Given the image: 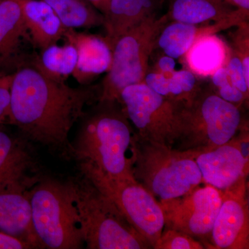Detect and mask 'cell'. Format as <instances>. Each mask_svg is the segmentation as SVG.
I'll list each match as a JSON object with an SVG mask.
<instances>
[{
    "mask_svg": "<svg viewBox=\"0 0 249 249\" xmlns=\"http://www.w3.org/2000/svg\"><path fill=\"white\" fill-rule=\"evenodd\" d=\"M99 93L96 86L71 88L26 62L13 74L7 121L28 142L70 157L72 127Z\"/></svg>",
    "mask_w": 249,
    "mask_h": 249,
    "instance_id": "1",
    "label": "cell"
},
{
    "mask_svg": "<svg viewBox=\"0 0 249 249\" xmlns=\"http://www.w3.org/2000/svg\"><path fill=\"white\" fill-rule=\"evenodd\" d=\"M71 156L112 178H134L132 147L136 132L119 101H99L82 118Z\"/></svg>",
    "mask_w": 249,
    "mask_h": 249,
    "instance_id": "2",
    "label": "cell"
},
{
    "mask_svg": "<svg viewBox=\"0 0 249 249\" xmlns=\"http://www.w3.org/2000/svg\"><path fill=\"white\" fill-rule=\"evenodd\" d=\"M245 120L243 109L218 96L211 85L201 84L188 102L178 103L172 147L194 152L211 150L231 140Z\"/></svg>",
    "mask_w": 249,
    "mask_h": 249,
    "instance_id": "3",
    "label": "cell"
},
{
    "mask_svg": "<svg viewBox=\"0 0 249 249\" xmlns=\"http://www.w3.org/2000/svg\"><path fill=\"white\" fill-rule=\"evenodd\" d=\"M82 174V173H81ZM71 180L77 217L85 248L152 249L114 203L83 175Z\"/></svg>",
    "mask_w": 249,
    "mask_h": 249,
    "instance_id": "4",
    "label": "cell"
},
{
    "mask_svg": "<svg viewBox=\"0 0 249 249\" xmlns=\"http://www.w3.org/2000/svg\"><path fill=\"white\" fill-rule=\"evenodd\" d=\"M132 158L134 178L158 201L184 196L204 183L193 152L154 143L136 134Z\"/></svg>",
    "mask_w": 249,
    "mask_h": 249,
    "instance_id": "5",
    "label": "cell"
},
{
    "mask_svg": "<svg viewBox=\"0 0 249 249\" xmlns=\"http://www.w3.org/2000/svg\"><path fill=\"white\" fill-rule=\"evenodd\" d=\"M33 229L40 249L84 247L71 181L42 176L27 191Z\"/></svg>",
    "mask_w": 249,
    "mask_h": 249,
    "instance_id": "6",
    "label": "cell"
},
{
    "mask_svg": "<svg viewBox=\"0 0 249 249\" xmlns=\"http://www.w3.org/2000/svg\"><path fill=\"white\" fill-rule=\"evenodd\" d=\"M165 14L155 15L119 37L112 48L111 66L100 87L99 101H119L122 90L142 83L160 31L168 23Z\"/></svg>",
    "mask_w": 249,
    "mask_h": 249,
    "instance_id": "7",
    "label": "cell"
},
{
    "mask_svg": "<svg viewBox=\"0 0 249 249\" xmlns=\"http://www.w3.org/2000/svg\"><path fill=\"white\" fill-rule=\"evenodd\" d=\"M80 172L111 199L131 226L153 249L165 227L160 202L135 178H112L86 165Z\"/></svg>",
    "mask_w": 249,
    "mask_h": 249,
    "instance_id": "8",
    "label": "cell"
},
{
    "mask_svg": "<svg viewBox=\"0 0 249 249\" xmlns=\"http://www.w3.org/2000/svg\"><path fill=\"white\" fill-rule=\"evenodd\" d=\"M119 102L137 137L173 146L178 129V103L155 92L143 82L124 88Z\"/></svg>",
    "mask_w": 249,
    "mask_h": 249,
    "instance_id": "9",
    "label": "cell"
},
{
    "mask_svg": "<svg viewBox=\"0 0 249 249\" xmlns=\"http://www.w3.org/2000/svg\"><path fill=\"white\" fill-rule=\"evenodd\" d=\"M222 196L223 191L213 186L199 185L184 196L159 201L164 215V228L185 232L210 249Z\"/></svg>",
    "mask_w": 249,
    "mask_h": 249,
    "instance_id": "10",
    "label": "cell"
},
{
    "mask_svg": "<svg viewBox=\"0 0 249 249\" xmlns=\"http://www.w3.org/2000/svg\"><path fill=\"white\" fill-rule=\"evenodd\" d=\"M243 177L223 191L210 240V249H249L248 179Z\"/></svg>",
    "mask_w": 249,
    "mask_h": 249,
    "instance_id": "11",
    "label": "cell"
},
{
    "mask_svg": "<svg viewBox=\"0 0 249 249\" xmlns=\"http://www.w3.org/2000/svg\"><path fill=\"white\" fill-rule=\"evenodd\" d=\"M29 142L0 129V193H26L42 178Z\"/></svg>",
    "mask_w": 249,
    "mask_h": 249,
    "instance_id": "12",
    "label": "cell"
},
{
    "mask_svg": "<svg viewBox=\"0 0 249 249\" xmlns=\"http://www.w3.org/2000/svg\"><path fill=\"white\" fill-rule=\"evenodd\" d=\"M193 153L205 184L223 191L248 176L249 160L234 138L211 150Z\"/></svg>",
    "mask_w": 249,
    "mask_h": 249,
    "instance_id": "13",
    "label": "cell"
},
{
    "mask_svg": "<svg viewBox=\"0 0 249 249\" xmlns=\"http://www.w3.org/2000/svg\"><path fill=\"white\" fill-rule=\"evenodd\" d=\"M249 11L240 9L230 16L213 24H193L168 22L160 31L155 49H160L164 55L174 59L183 58L191 46L204 36L217 34L249 20Z\"/></svg>",
    "mask_w": 249,
    "mask_h": 249,
    "instance_id": "14",
    "label": "cell"
},
{
    "mask_svg": "<svg viewBox=\"0 0 249 249\" xmlns=\"http://www.w3.org/2000/svg\"><path fill=\"white\" fill-rule=\"evenodd\" d=\"M63 38L78 52V62L73 76L82 85L107 73L111 66L112 50L106 38L93 34L66 29Z\"/></svg>",
    "mask_w": 249,
    "mask_h": 249,
    "instance_id": "15",
    "label": "cell"
},
{
    "mask_svg": "<svg viewBox=\"0 0 249 249\" xmlns=\"http://www.w3.org/2000/svg\"><path fill=\"white\" fill-rule=\"evenodd\" d=\"M27 37L19 0H0V73H13L26 63L20 49Z\"/></svg>",
    "mask_w": 249,
    "mask_h": 249,
    "instance_id": "16",
    "label": "cell"
},
{
    "mask_svg": "<svg viewBox=\"0 0 249 249\" xmlns=\"http://www.w3.org/2000/svg\"><path fill=\"white\" fill-rule=\"evenodd\" d=\"M164 0H109L103 13L104 37L111 50L119 37L149 18L158 15Z\"/></svg>",
    "mask_w": 249,
    "mask_h": 249,
    "instance_id": "17",
    "label": "cell"
},
{
    "mask_svg": "<svg viewBox=\"0 0 249 249\" xmlns=\"http://www.w3.org/2000/svg\"><path fill=\"white\" fill-rule=\"evenodd\" d=\"M0 232L40 249L33 229L31 204L27 192L0 193Z\"/></svg>",
    "mask_w": 249,
    "mask_h": 249,
    "instance_id": "18",
    "label": "cell"
},
{
    "mask_svg": "<svg viewBox=\"0 0 249 249\" xmlns=\"http://www.w3.org/2000/svg\"><path fill=\"white\" fill-rule=\"evenodd\" d=\"M29 39L43 50L63 38L66 29L43 0H19Z\"/></svg>",
    "mask_w": 249,
    "mask_h": 249,
    "instance_id": "19",
    "label": "cell"
},
{
    "mask_svg": "<svg viewBox=\"0 0 249 249\" xmlns=\"http://www.w3.org/2000/svg\"><path fill=\"white\" fill-rule=\"evenodd\" d=\"M168 22L200 25L219 22L237 10L222 0H168Z\"/></svg>",
    "mask_w": 249,
    "mask_h": 249,
    "instance_id": "20",
    "label": "cell"
},
{
    "mask_svg": "<svg viewBox=\"0 0 249 249\" xmlns=\"http://www.w3.org/2000/svg\"><path fill=\"white\" fill-rule=\"evenodd\" d=\"M229 52L227 42L213 34L198 39L183 57L188 70L196 76L210 77L218 69L225 67Z\"/></svg>",
    "mask_w": 249,
    "mask_h": 249,
    "instance_id": "21",
    "label": "cell"
},
{
    "mask_svg": "<svg viewBox=\"0 0 249 249\" xmlns=\"http://www.w3.org/2000/svg\"><path fill=\"white\" fill-rule=\"evenodd\" d=\"M142 82L163 97L179 103L188 102L202 84L188 69L170 73L149 69Z\"/></svg>",
    "mask_w": 249,
    "mask_h": 249,
    "instance_id": "22",
    "label": "cell"
},
{
    "mask_svg": "<svg viewBox=\"0 0 249 249\" xmlns=\"http://www.w3.org/2000/svg\"><path fill=\"white\" fill-rule=\"evenodd\" d=\"M78 62L76 48L70 42L65 45L54 44L43 50L33 59L32 62L42 73L53 79L65 80L72 76Z\"/></svg>",
    "mask_w": 249,
    "mask_h": 249,
    "instance_id": "23",
    "label": "cell"
},
{
    "mask_svg": "<svg viewBox=\"0 0 249 249\" xmlns=\"http://www.w3.org/2000/svg\"><path fill=\"white\" fill-rule=\"evenodd\" d=\"M66 29L103 25V14L86 0H43Z\"/></svg>",
    "mask_w": 249,
    "mask_h": 249,
    "instance_id": "24",
    "label": "cell"
},
{
    "mask_svg": "<svg viewBox=\"0 0 249 249\" xmlns=\"http://www.w3.org/2000/svg\"><path fill=\"white\" fill-rule=\"evenodd\" d=\"M211 86L218 96L242 108L249 107V98L237 89L229 78L225 67L218 69L211 76Z\"/></svg>",
    "mask_w": 249,
    "mask_h": 249,
    "instance_id": "25",
    "label": "cell"
},
{
    "mask_svg": "<svg viewBox=\"0 0 249 249\" xmlns=\"http://www.w3.org/2000/svg\"><path fill=\"white\" fill-rule=\"evenodd\" d=\"M154 249H204V244L185 232L175 229H163Z\"/></svg>",
    "mask_w": 249,
    "mask_h": 249,
    "instance_id": "26",
    "label": "cell"
},
{
    "mask_svg": "<svg viewBox=\"0 0 249 249\" xmlns=\"http://www.w3.org/2000/svg\"><path fill=\"white\" fill-rule=\"evenodd\" d=\"M231 33V49L238 55L242 62L244 74L249 83V20L236 26Z\"/></svg>",
    "mask_w": 249,
    "mask_h": 249,
    "instance_id": "27",
    "label": "cell"
},
{
    "mask_svg": "<svg viewBox=\"0 0 249 249\" xmlns=\"http://www.w3.org/2000/svg\"><path fill=\"white\" fill-rule=\"evenodd\" d=\"M229 49V59L225 65L228 74L236 88L240 90L246 97L249 98V83L245 79L242 62L238 55L230 47Z\"/></svg>",
    "mask_w": 249,
    "mask_h": 249,
    "instance_id": "28",
    "label": "cell"
},
{
    "mask_svg": "<svg viewBox=\"0 0 249 249\" xmlns=\"http://www.w3.org/2000/svg\"><path fill=\"white\" fill-rule=\"evenodd\" d=\"M13 73H0V119L7 121Z\"/></svg>",
    "mask_w": 249,
    "mask_h": 249,
    "instance_id": "29",
    "label": "cell"
},
{
    "mask_svg": "<svg viewBox=\"0 0 249 249\" xmlns=\"http://www.w3.org/2000/svg\"><path fill=\"white\" fill-rule=\"evenodd\" d=\"M32 249V247L24 241L0 232V249Z\"/></svg>",
    "mask_w": 249,
    "mask_h": 249,
    "instance_id": "30",
    "label": "cell"
},
{
    "mask_svg": "<svg viewBox=\"0 0 249 249\" xmlns=\"http://www.w3.org/2000/svg\"><path fill=\"white\" fill-rule=\"evenodd\" d=\"M175 66L176 63L175 59L164 55L158 59L152 70H157L162 73H170L175 71Z\"/></svg>",
    "mask_w": 249,
    "mask_h": 249,
    "instance_id": "31",
    "label": "cell"
},
{
    "mask_svg": "<svg viewBox=\"0 0 249 249\" xmlns=\"http://www.w3.org/2000/svg\"><path fill=\"white\" fill-rule=\"evenodd\" d=\"M222 1L231 5L236 9L249 11V0H222Z\"/></svg>",
    "mask_w": 249,
    "mask_h": 249,
    "instance_id": "32",
    "label": "cell"
},
{
    "mask_svg": "<svg viewBox=\"0 0 249 249\" xmlns=\"http://www.w3.org/2000/svg\"><path fill=\"white\" fill-rule=\"evenodd\" d=\"M86 1L94 6L102 14L109 2V0H86Z\"/></svg>",
    "mask_w": 249,
    "mask_h": 249,
    "instance_id": "33",
    "label": "cell"
},
{
    "mask_svg": "<svg viewBox=\"0 0 249 249\" xmlns=\"http://www.w3.org/2000/svg\"><path fill=\"white\" fill-rule=\"evenodd\" d=\"M5 122H6V121L2 120V119H0V127H1V126L2 125V124H4Z\"/></svg>",
    "mask_w": 249,
    "mask_h": 249,
    "instance_id": "34",
    "label": "cell"
},
{
    "mask_svg": "<svg viewBox=\"0 0 249 249\" xmlns=\"http://www.w3.org/2000/svg\"><path fill=\"white\" fill-rule=\"evenodd\" d=\"M164 1H165V0H164Z\"/></svg>",
    "mask_w": 249,
    "mask_h": 249,
    "instance_id": "35",
    "label": "cell"
}]
</instances>
